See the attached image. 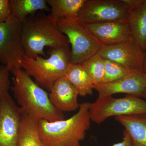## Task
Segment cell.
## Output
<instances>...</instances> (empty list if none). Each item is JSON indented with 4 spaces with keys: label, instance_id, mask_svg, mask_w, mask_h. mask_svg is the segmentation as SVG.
<instances>
[{
    "label": "cell",
    "instance_id": "cell-1",
    "mask_svg": "<svg viewBox=\"0 0 146 146\" xmlns=\"http://www.w3.org/2000/svg\"><path fill=\"white\" fill-rule=\"evenodd\" d=\"M11 72L13 75L11 90L22 114L37 121L54 122L64 119L63 112L53 106L48 94L22 68H14Z\"/></svg>",
    "mask_w": 146,
    "mask_h": 146
},
{
    "label": "cell",
    "instance_id": "cell-2",
    "mask_svg": "<svg viewBox=\"0 0 146 146\" xmlns=\"http://www.w3.org/2000/svg\"><path fill=\"white\" fill-rule=\"evenodd\" d=\"M44 11L30 15L22 23V42L25 55L30 58L46 57L44 48L69 46L67 36L58 29L57 21Z\"/></svg>",
    "mask_w": 146,
    "mask_h": 146
},
{
    "label": "cell",
    "instance_id": "cell-3",
    "mask_svg": "<svg viewBox=\"0 0 146 146\" xmlns=\"http://www.w3.org/2000/svg\"><path fill=\"white\" fill-rule=\"evenodd\" d=\"M90 105L89 102L80 104L77 112L67 119L38 121V133L43 145L60 146L84 140L91 125Z\"/></svg>",
    "mask_w": 146,
    "mask_h": 146
},
{
    "label": "cell",
    "instance_id": "cell-4",
    "mask_svg": "<svg viewBox=\"0 0 146 146\" xmlns=\"http://www.w3.org/2000/svg\"><path fill=\"white\" fill-rule=\"evenodd\" d=\"M50 56L30 58L25 54L21 59V68L35 79L39 86L50 91L55 82L65 77L70 63L71 50L69 46L49 49Z\"/></svg>",
    "mask_w": 146,
    "mask_h": 146
},
{
    "label": "cell",
    "instance_id": "cell-5",
    "mask_svg": "<svg viewBox=\"0 0 146 146\" xmlns=\"http://www.w3.org/2000/svg\"><path fill=\"white\" fill-rule=\"evenodd\" d=\"M58 29L67 36L72 46L70 63L82 64L98 54L103 46L78 18H62L57 21Z\"/></svg>",
    "mask_w": 146,
    "mask_h": 146
},
{
    "label": "cell",
    "instance_id": "cell-6",
    "mask_svg": "<svg viewBox=\"0 0 146 146\" xmlns=\"http://www.w3.org/2000/svg\"><path fill=\"white\" fill-rule=\"evenodd\" d=\"M89 114L91 121L100 124L110 117L146 114V102L141 98L129 95L120 98L112 96L98 98L90 103Z\"/></svg>",
    "mask_w": 146,
    "mask_h": 146
},
{
    "label": "cell",
    "instance_id": "cell-7",
    "mask_svg": "<svg viewBox=\"0 0 146 146\" xmlns=\"http://www.w3.org/2000/svg\"><path fill=\"white\" fill-rule=\"evenodd\" d=\"M22 23L11 16L0 25V63L10 72L21 68V59L25 54L22 42Z\"/></svg>",
    "mask_w": 146,
    "mask_h": 146
},
{
    "label": "cell",
    "instance_id": "cell-8",
    "mask_svg": "<svg viewBox=\"0 0 146 146\" xmlns=\"http://www.w3.org/2000/svg\"><path fill=\"white\" fill-rule=\"evenodd\" d=\"M129 12L122 0H86L78 18L83 24L127 21Z\"/></svg>",
    "mask_w": 146,
    "mask_h": 146
},
{
    "label": "cell",
    "instance_id": "cell-9",
    "mask_svg": "<svg viewBox=\"0 0 146 146\" xmlns=\"http://www.w3.org/2000/svg\"><path fill=\"white\" fill-rule=\"evenodd\" d=\"M22 112L9 93L0 97V146H18Z\"/></svg>",
    "mask_w": 146,
    "mask_h": 146
},
{
    "label": "cell",
    "instance_id": "cell-10",
    "mask_svg": "<svg viewBox=\"0 0 146 146\" xmlns=\"http://www.w3.org/2000/svg\"><path fill=\"white\" fill-rule=\"evenodd\" d=\"M98 54L132 71H143L145 51L132 39L121 44L103 46Z\"/></svg>",
    "mask_w": 146,
    "mask_h": 146
},
{
    "label": "cell",
    "instance_id": "cell-11",
    "mask_svg": "<svg viewBox=\"0 0 146 146\" xmlns=\"http://www.w3.org/2000/svg\"><path fill=\"white\" fill-rule=\"evenodd\" d=\"M146 88V73L141 71H133L116 81L94 85V89L98 93V98L117 94H125L141 98Z\"/></svg>",
    "mask_w": 146,
    "mask_h": 146
},
{
    "label": "cell",
    "instance_id": "cell-12",
    "mask_svg": "<svg viewBox=\"0 0 146 146\" xmlns=\"http://www.w3.org/2000/svg\"><path fill=\"white\" fill-rule=\"evenodd\" d=\"M83 24L103 46L118 44L133 39L127 21Z\"/></svg>",
    "mask_w": 146,
    "mask_h": 146
},
{
    "label": "cell",
    "instance_id": "cell-13",
    "mask_svg": "<svg viewBox=\"0 0 146 146\" xmlns=\"http://www.w3.org/2000/svg\"><path fill=\"white\" fill-rule=\"evenodd\" d=\"M48 95L53 106L60 112H72L78 109V92L65 77L55 82Z\"/></svg>",
    "mask_w": 146,
    "mask_h": 146
},
{
    "label": "cell",
    "instance_id": "cell-14",
    "mask_svg": "<svg viewBox=\"0 0 146 146\" xmlns=\"http://www.w3.org/2000/svg\"><path fill=\"white\" fill-rule=\"evenodd\" d=\"M115 119L128 133L131 146H146V114L122 115Z\"/></svg>",
    "mask_w": 146,
    "mask_h": 146
},
{
    "label": "cell",
    "instance_id": "cell-15",
    "mask_svg": "<svg viewBox=\"0 0 146 146\" xmlns=\"http://www.w3.org/2000/svg\"><path fill=\"white\" fill-rule=\"evenodd\" d=\"M131 35L144 51L146 50V2L139 8L131 11L127 19Z\"/></svg>",
    "mask_w": 146,
    "mask_h": 146
},
{
    "label": "cell",
    "instance_id": "cell-16",
    "mask_svg": "<svg viewBox=\"0 0 146 146\" xmlns=\"http://www.w3.org/2000/svg\"><path fill=\"white\" fill-rule=\"evenodd\" d=\"M65 77L75 87L79 96L85 97L93 94L94 84L82 64L70 63Z\"/></svg>",
    "mask_w": 146,
    "mask_h": 146
},
{
    "label": "cell",
    "instance_id": "cell-17",
    "mask_svg": "<svg viewBox=\"0 0 146 146\" xmlns=\"http://www.w3.org/2000/svg\"><path fill=\"white\" fill-rule=\"evenodd\" d=\"M12 16L23 23L30 15L39 11H50L46 0H10Z\"/></svg>",
    "mask_w": 146,
    "mask_h": 146
},
{
    "label": "cell",
    "instance_id": "cell-18",
    "mask_svg": "<svg viewBox=\"0 0 146 146\" xmlns=\"http://www.w3.org/2000/svg\"><path fill=\"white\" fill-rule=\"evenodd\" d=\"M86 0H48L51 17L55 21L68 18H78Z\"/></svg>",
    "mask_w": 146,
    "mask_h": 146
},
{
    "label": "cell",
    "instance_id": "cell-19",
    "mask_svg": "<svg viewBox=\"0 0 146 146\" xmlns=\"http://www.w3.org/2000/svg\"><path fill=\"white\" fill-rule=\"evenodd\" d=\"M38 121L22 114L18 146H44L38 131Z\"/></svg>",
    "mask_w": 146,
    "mask_h": 146
},
{
    "label": "cell",
    "instance_id": "cell-20",
    "mask_svg": "<svg viewBox=\"0 0 146 146\" xmlns=\"http://www.w3.org/2000/svg\"><path fill=\"white\" fill-rule=\"evenodd\" d=\"M82 65L89 74L94 85L102 83L104 75V59L97 54Z\"/></svg>",
    "mask_w": 146,
    "mask_h": 146
},
{
    "label": "cell",
    "instance_id": "cell-21",
    "mask_svg": "<svg viewBox=\"0 0 146 146\" xmlns=\"http://www.w3.org/2000/svg\"><path fill=\"white\" fill-rule=\"evenodd\" d=\"M104 75L102 83L116 81L134 71L128 70L112 60L104 59Z\"/></svg>",
    "mask_w": 146,
    "mask_h": 146
},
{
    "label": "cell",
    "instance_id": "cell-22",
    "mask_svg": "<svg viewBox=\"0 0 146 146\" xmlns=\"http://www.w3.org/2000/svg\"><path fill=\"white\" fill-rule=\"evenodd\" d=\"M10 72L6 66L0 65V97L9 93L11 84Z\"/></svg>",
    "mask_w": 146,
    "mask_h": 146
},
{
    "label": "cell",
    "instance_id": "cell-23",
    "mask_svg": "<svg viewBox=\"0 0 146 146\" xmlns=\"http://www.w3.org/2000/svg\"><path fill=\"white\" fill-rule=\"evenodd\" d=\"M11 15L9 1L0 0V25L6 22Z\"/></svg>",
    "mask_w": 146,
    "mask_h": 146
},
{
    "label": "cell",
    "instance_id": "cell-24",
    "mask_svg": "<svg viewBox=\"0 0 146 146\" xmlns=\"http://www.w3.org/2000/svg\"><path fill=\"white\" fill-rule=\"evenodd\" d=\"M129 11L139 8L146 2V0H122Z\"/></svg>",
    "mask_w": 146,
    "mask_h": 146
},
{
    "label": "cell",
    "instance_id": "cell-25",
    "mask_svg": "<svg viewBox=\"0 0 146 146\" xmlns=\"http://www.w3.org/2000/svg\"><path fill=\"white\" fill-rule=\"evenodd\" d=\"M123 137L121 142L115 143L112 146H131V140L128 133L125 130L123 132Z\"/></svg>",
    "mask_w": 146,
    "mask_h": 146
},
{
    "label": "cell",
    "instance_id": "cell-26",
    "mask_svg": "<svg viewBox=\"0 0 146 146\" xmlns=\"http://www.w3.org/2000/svg\"><path fill=\"white\" fill-rule=\"evenodd\" d=\"M60 146H81L80 145V142H76V143H71L66 144Z\"/></svg>",
    "mask_w": 146,
    "mask_h": 146
},
{
    "label": "cell",
    "instance_id": "cell-27",
    "mask_svg": "<svg viewBox=\"0 0 146 146\" xmlns=\"http://www.w3.org/2000/svg\"><path fill=\"white\" fill-rule=\"evenodd\" d=\"M143 72L146 73V50L145 51V58L144 60L143 68Z\"/></svg>",
    "mask_w": 146,
    "mask_h": 146
},
{
    "label": "cell",
    "instance_id": "cell-28",
    "mask_svg": "<svg viewBox=\"0 0 146 146\" xmlns=\"http://www.w3.org/2000/svg\"><path fill=\"white\" fill-rule=\"evenodd\" d=\"M143 98L145 99V101L146 102V88L144 91L143 94Z\"/></svg>",
    "mask_w": 146,
    "mask_h": 146
}]
</instances>
